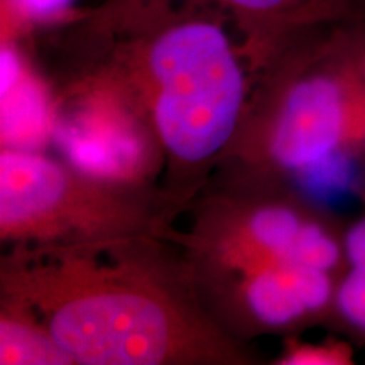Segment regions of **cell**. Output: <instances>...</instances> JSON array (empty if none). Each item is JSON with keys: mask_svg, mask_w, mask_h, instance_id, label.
Segmentation results:
<instances>
[{"mask_svg": "<svg viewBox=\"0 0 365 365\" xmlns=\"http://www.w3.org/2000/svg\"><path fill=\"white\" fill-rule=\"evenodd\" d=\"M357 9H359V12L365 17V0H357Z\"/></svg>", "mask_w": 365, "mask_h": 365, "instance_id": "4fadbf2b", "label": "cell"}, {"mask_svg": "<svg viewBox=\"0 0 365 365\" xmlns=\"http://www.w3.org/2000/svg\"><path fill=\"white\" fill-rule=\"evenodd\" d=\"M333 308L346 325L365 336V267L349 266L336 287Z\"/></svg>", "mask_w": 365, "mask_h": 365, "instance_id": "30bf717a", "label": "cell"}, {"mask_svg": "<svg viewBox=\"0 0 365 365\" xmlns=\"http://www.w3.org/2000/svg\"><path fill=\"white\" fill-rule=\"evenodd\" d=\"M341 277L286 259H274L250 277L245 286V299L254 317L266 325H291L319 317L335 307Z\"/></svg>", "mask_w": 365, "mask_h": 365, "instance_id": "277c9868", "label": "cell"}, {"mask_svg": "<svg viewBox=\"0 0 365 365\" xmlns=\"http://www.w3.org/2000/svg\"><path fill=\"white\" fill-rule=\"evenodd\" d=\"M59 144L81 170L97 175H120L139 159V144L113 115L73 117L58 132Z\"/></svg>", "mask_w": 365, "mask_h": 365, "instance_id": "8992f818", "label": "cell"}, {"mask_svg": "<svg viewBox=\"0 0 365 365\" xmlns=\"http://www.w3.org/2000/svg\"><path fill=\"white\" fill-rule=\"evenodd\" d=\"M4 139L22 148L38 144L48 132V105L33 85L17 81L2 91Z\"/></svg>", "mask_w": 365, "mask_h": 365, "instance_id": "52a82bcc", "label": "cell"}, {"mask_svg": "<svg viewBox=\"0 0 365 365\" xmlns=\"http://www.w3.org/2000/svg\"><path fill=\"white\" fill-rule=\"evenodd\" d=\"M235 17L257 53L274 58L304 31L357 16L354 0H202Z\"/></svg>", "mask_w": 365, "mask_h": 365, "instance_id": "5b68a950", "label": "cell"}, {"mask_svg": "<svg viewBox=\"0 0 365 365\" xmlns=\"http://www.w3.org/2000/svg\"><path fill=\"white\" fill-rule=\"evenodd\" d=\"M202 0H108L66 29L65 48L93 78L150 98L159 140L198 164L234 134L244 73L222 22Z\"/></svg>", "mask_w": 365, "mask_h": 365, "instance_id": "6da1fadb", "label": "cell"}, {"mask_svg": "<svg viewBox=\"0 0 365 365\" xmlns=\"http://www.w3.org/2000/svg\"><path fill=\"white\" fill-rule=\"evenodd\" d=\"M73 181L61 166L22 150L0 158V222L4 235L56 228L66 218Z\"/></svg>", "mask_w": 365, "mask_h": 365, "instance_id": "3957f363", "label": "cell"}, {"mask_svg": "<svg viewBox=\"0 0 365 365\" xmlns=\"http://www.w3.org/2000/svg\"><path fill=\"white\" fill-rule=\"evenodd\" d=\"M312 215L286 205H271L250 217L247 225L249 239L261 252H266L267 261L286 257L298 239L301 228Z\"/></svg>", "mask_w": 365, "mask_h": 365, "instance_id": "ba28073f", "label": "cell"}, {"mask_svg": "<svg viewBox=\"0 0 365 365\" xmlns=\"http://www.w3.org/2000/svg\"><path fill=\"white\" fill-rule=\"evenodd\" d=\"M63 277L39 307L46 333L71 364L150 365L180 355L182 322L156 291L100 272Z\"/></svg>", "mask_w": 365, "mask_h": 365, "instance_id": "7a4b0ae2", "label": "cell"}, {"mask_svg": "<svg viewBox=\"0 0 365 365\" xmlns=\"http://www.w3.org/2000/svg\"><path fill=\"white\" fill-rule=\"evenodd\" d=\"M354 2H355V6H357V0H354Z\"/></svg>", "mask_w": 365, "mask_h": 365, "instance_id": "5bb4252c", "label": "cell"}, {"mask_svg": "<svg viewBox=\"0 0 365 365\" xmlns=\"http://www.w3.org/2000/svg\"><path fill=\"white\" fill-rule=\"evenodd\" d=\"M0 344L2 364H71L48 333L12 319H2Z\"/></svg>", "mask_w": 365, "mask_h": 365, "instance_id": "9c48e42d", "label": "cell"}, {"mask_svg": "<svg viewBox=\"0 0 365 365\" xmlns=\"http://www.w3.org/2000/svg\"><path fill=\"white\" fill-rule=\"evenodd\" d=\"M345 252L349 266L365 267V217L345 232Z\"/></svg>", "mask_w": 365, "mask_h": 365, "instance_id": "7c38bea8", "label": "cell"}, {"mask_svg": "<svg viewBox=\"0 0 365 365\" xmlns=\"http://www.w3.org/2000/svg\"><path fill=\"white\" fill-rule=\"evenodd\" d=\"M350 362V354L341 345H307L298 346L294 352L287 355L286 364H346Z\"/></svg>", "mask_w": 365, "mask_h": 365, "instance_id": "8fae6325", "label": "cell"}]
</instances>
